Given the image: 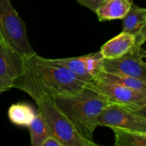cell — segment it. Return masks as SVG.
Segmentation results:
<instances>
[{"instance_id":"obj_1","label":"cell","mask_w":146,"mask_h":146,"mask_svg":"<svg viewBox=\"0 0 146 146\" xmlns=\"http://www.w3.org/2000/svg\"><path fill=\"white\" fill-rule=\"evenodd\" d=\"M24 70L13 84L34 101L42 96L54 98L71 95L84 89L88 82L68 68L51 62L35 52L24 55Z\"/></svg>"},{"instance_id":"obj_2","label":"cell","mask_w":146,"mask_h":146,"mask_svg":"<svg viewBox=\"0 0 146 146\" xmlns=\"http://www.w3.org/2000/svg\"><path fill=\"white\" fill-rule=\"evenodd\" d=\"M58 108L70 120L80 135L91 142L98 126V118L101 111L111 102L88 83L76 94L53 98Z\"/></svg>"},{"instance_id":"obj_3","label":"cell","mask_w":146,"mask_h":146,"mask_svg":"<svg viewBox=\"0 0 146 146\" xmlns=\"http://www.w3.org/2000/svg\"><path fill=\"white\" fill-rule=\"evenodd\" d=\"M38 111L45 119L51 135L64 146H98L80 135L66 115L57 107L53 98L42 96L35 101Z\"/></svg>"},{"instance_id":"obj_4","label":"cell","mask_w":146,"mask_h":146,"mask_svg":"<svg viewBox=\"0 0 146 146\" xmlns=\"http://www.w3.org/2000/svg\"><path fill=\"white\" fill-rule=\"evenodd\" d=\"M0 41L22 55L35 52L28 39L25 22L12 7L11 0H0Z\"/></svg>"},{"instance_id":"obj_5","label":"cell","mask_w":146,"mask_h":146,"mask_svg":"<svg viewBox=\"0 0 146 146\" xmlns=\"http://www.w3.org/2000/svg\"><path fill=\"white\" fill-rule=\"evenodd\" d=\"M98 126L120 128L146 133V107L111 103L101 111Z\"/></svg>"},{"instance_id":"obj_6","label":"cell","mask_w":146,"mask_h":146,"mask_svg":"<svg viewBox=\"0 0 146 146\" xmlns=\"http://www.w3.org/2000/svg\"><path fill=\"white\" fill-rule=\"evenodd\" d=\"M145 57L146 52L143 46H133L121 56L111 59L104 58L103 70L146 81Z\"/></svg>"},{"instance_id":"obj_7","label":"cell","mask_w":146,"mask_h":146,"mask_svg":"<svg viewBox=\"0 0 146 146\" xmlns=\"http://www.w3.org/2000/svg\"><path fill=\"white\" fill-rule=\"evenodd\" d=\"M24 70V55L7 43L0 42V94L12 88Z\"/></svg>"},{"instance_id":"obj_8","label":"cell","mask_w":146,"mask_h":146,"mask_svg":"<svg viewBox=\"0 0 146 146\" xmlns=\"http://www.w3.org/2000/svg\"><path fill=\"white\" fill-rule=\"evenodd\" d=\"M104 58L101 51H98L82 56L49 60L57 65L68 68L83 81L91 83L103 70Z\"/></svg>"},{"instance_id":"obj_9","label":"cell","mask_w":146,"mask_h":146,"mask_svg":"<svg viewBox=\"0 0 146 146\" xmlns=\"http://www.w3.org/2000/svg\"><path fill=\"white\" fill-rule=\"evenodd\" d=\"M90 85L111 102L131 106L146 107V92L99 81H93Z\"/></svg>"},{"instance_id":"obj_10","label":"cell","mask_w":146,"mask_h":146,"mask_svg":"<svg viewBox=\"0 0 146 146\" xmlns=\"http://www.w3.org/2000/svg\"><path fill=\"white\" fill-rule=\"evenodd\" d=\"M123 31L133 34L136 46H143L146 41V9L134 3L122 19Z\"/></svg>"},{"instance_id":"obj_11","label":"cell","mask_w":146,"mask_h":146,"mask_svg":"<svg viewBox=\"0 0 146 146\" xmlns=\"http://www.w3.org/2000/svg\"><path fill=\"white\" fill-rule=\"evenodd\" d=\"M134 44V36L128 32L122 31L105 43L101 47L100 51L104 58H115L128 52L133 48Z\"/></svg>"},{"instance_id":"obj_12","label":"cell","mask_w":146,"mask_h":146,"mask_svg":"<svg viewBox=\"0 0 146 146\" xmlns=\"http://www.w3.org/2000/svg\"><path fill=\"white\" fill-rule=\"evenodd\" d=\"M133 0H105L96 11L99 21L122 19L129 11Z\"/></svg>"},{"instance_id":"obj_13","label":"cell","mask_w":146,"mask_h":146,"mask_svg":"<svg viewBox=\"0 0 146 146\" xmlns=\"http://www.w3.org/2000/svg\"><path fill=\"white\" fill-rule=\"evenodd\" d=\"M99 81L108 84H115L121 86L127 87L137 91L146 92V81H143L138 78L123 74H115V73L107 72L102 71L98 74L94 81Z\"/></svg>"},{"instance_id":"obj_14","label":"cell","mask_w":146,"mask_h":146,"mask_svg":"<svg viewBox=\"0 0 146 146\" xmlns=\"http://www.w3.org/2000/svg\"><path fill=\"white\" fill-rule=\"evenodd\" d=\"M36 113L27 103L14 104L8 110V117L11 123L18 126H28L34 119Z\"/></svg>"},{"instance_id":"obj_15","label":"cell","mask_w":146,"mask_h":146,"mask_svg":"<svg viewBox=\"0 0 146 146\" xmlns=\"http://www.w3.org/2000/svg\"><path fill=\"white\" fill-rule=\"evenodd\" d=\"M111 129L115 135V146H146V133L120 128Z\"/></svg>"},{"instance_id":"obj_16","label":"cell","mask_w":146,"mask_h":146,"mask_svg":"<svg viewBox=\"0 0 146 146\" xmlns=\"http://www.w3.org/2000/svg\"><path fill=\"white\" fill-rule=\"evenodd\" d=\"M27 128L29 131L31 145L32 146H42L46 138L51 135L48 125L39 111L36 113L34 119Z\"/></svg>"},{"instance_id":"obj_17","label":"cell","mask_w":146,"mask_h":146,"mask_svg":"<svg viewBox=\"0 0 146 146\" xmlns=\"http://www.w3.org/2000/svg\"><path fill=\"white\" fill-rule=\"evenodd\" d=\"M105 0H76L78 4L89 9L94 13H96L98 7Z\"/></svg>"},{"instance_id":"obj_18","label":"cell","mask_w":146,"mask_h":146,"mask_svg":"<svg viewBox=\"0 0 146 146\" xmlns=\"http://www.w3.org/2000/svg\"><path fill=\"white\" fill-rule=\"evenodd\" d=\"M42 146H64L61 141L53 135H49L43 142Z\"/></svg>"},{"instance_id":"obj_19","label":"cell","mask_w":146,"mask_h":146,"mask_svg":"<svg viewBox=\"0 0 146 146\" xmlns=\"http://www.w3.org/2000/svg\"><path fill=\"white\" fill-rule=\"evenodd\" d=\"M0 42H1V41H0Z\"/></svg>"}]
</instances>
